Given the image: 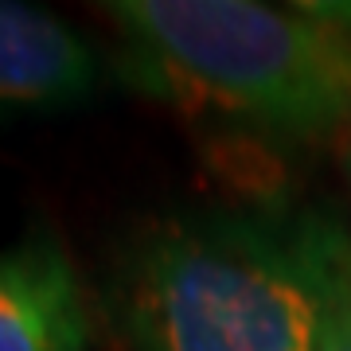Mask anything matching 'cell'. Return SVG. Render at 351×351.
I'll list each match as a JSON object with an SVG mask.
<instances>
[{"label": "cell", "instance_id": "cell-1", "mask_svg": "<svg viewBox=\"0 0 351 351\" xmlns=\"http://www.w3.org/2000/svg\"><path fill=\"white\" fill-rule=\"evenodd\" d=\"M106 12L156 94L297 133L351 121V12L258 0H113Z\"/></svg>", "mask_w": 351, "mask_h": 351}, {"label": "cell", "instance_id": "cell-2", "mask_svg": "<svg viewBox=\"0 0 351 351\" xmlns=\"http://www.w3.org/2000/svg\"><path fill=\"white\" fill-rule=\"evenodd\" d=\"M113 301L137 351H316L297 242L239 219L160 226L121 265Z\"/></svg>", "mask_w": 351, "mask_h": 351}, {"label": "cell", "instance_id": "cell-3", "mask_svg": "<svg viewBox=\"0 0 351 351\" xmlns=\"http://www.w3.org/2000/svg\"><path fill=\"white\" fill-rule=\"evenodd\" d=\"M90 316L66 254L32 239L0 254V351H86Z\"/></svg>", "mask_w": 351, "mask_h": 351}, {"label": "cell", "instance_id": "cell-4", "mask_svg": "<svg viewBox=\"0 0 351 351\" xmlns=\"http://www.w3.org/2000/svg\"><path fill=\"white\" fill-rule=\"evenodd\" d=\"M98 86V55L59 16L0 0V106L55 110Z\"/></svg>", "mask_w": 351, "mask_h": 351}, {"label": "cell", "instance_id": "cell-5", "mask_svg": "<svg viewBox=\"0 0 351 351\" xmlns=\"http://www.w3.org/2000/svg\"><path fill=\"white\" fill-rule=\"evenodd\" d=\"M297 254L316 293V351H351V246L339 230L313 223Z\"/></svg>", "mask_w": 351, "mask_h": 351}, {"label": "cell", "instance_id": "cell-6", "mask_svg": "<svg viewBox=\"0 0 351 351\" xmlns=\"http://www.w3.org/2000/svg\"><path fill=\"white\" fill-rule=\"evenodd\" d=\"M343 164H348V176H351V149H348V156H343Z\"/></svg>", "mask_w": 351, "mask_h": 351}]
</instances>
